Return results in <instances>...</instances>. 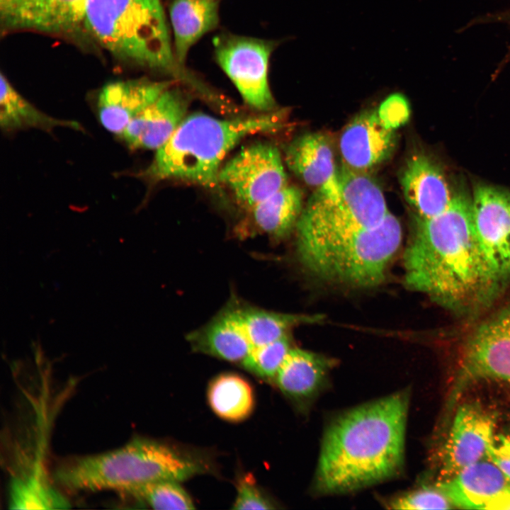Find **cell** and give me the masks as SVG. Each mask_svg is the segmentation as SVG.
Returning <instances> with one entry per match:
<instances>
[{"label": "cell", "instance_id": "1", "mask_svg": "<svg viewBox=\"0 0 510 510\" xmlns=\"http://www.w3.org/2000/svg\"><path fill=\"white\" fill-rule=\"evenodd\" d=\"M412 237L404 254V283L409 289L455 312H467L493 297L490 278L474 234L471 196L455 188L440 214L414 215Z\"/></svg>", "mask_w": 510, "mask_h": 510}, {"label": "cell", "instance_id": "2", "mask_svg": "<svg viewBox=\"0 0 510 510\" xmlns=\"http://www.w3.org/2000/svg\"><path fill=\"white\" fill-rule=\"evenodd\" d=\"M407 391L352 409L326 429L314 480L318 493H346L388 480L404 465Z\"/></svg>", "mask_w": 510, "mask_h": 510}, {"label": "cell", "instance_id": "3", "mask_svg": "<svg viewBox=\"0 0 510 510\" xmlns=\"http://www.w3.org/2000/svg\"><path fill=\"white\" fill-rule=\"evenodd\" d=\"M285 120L284 110L230 119L186 116L140 176L152 183L178 180L220 191L218 174L227 154L247 136L282 130Z\"/></svg>", "mask_w": 510, "mask_h": 510}, {"label": "cell", "instance_id": "4", "mask_svg": "<svg viewBox=\"0 0 510 510\" xmlns=\"http://www.w3.org/2000/svg\"><path fill=\"white\" fill-rule=\"evenodd\" d=\"M84 28L114 57L169 73L201 96L208 93L176 61L160 0H86Z\"/></svg>", "mask_w": 510, "mask_h": 510}, {"label": "cell", "instance_id": "5", "mask_svg": "<svg viewBox=\"0 0 510 510\" xmlns=\"http://www.w3.org/2000/svg\"><path fill=\"white\" fill-rule=\"evenodd\" d=\"M209 470L202 460L166 444L137 438L123 447L62 465L57 481L71 490L113 489L130 493L144 484L181 482Z\"/></svg>", "mask_w": 510, "mask_h": 510}, {"label": "cell", "instance_id": "6", "mask_svg": "<svg viewBox=\"0 0 510 510\" xmlns=\"http://www.w3.org/2000/svg\"><path fill=\"white\" fill-rule=\"evenodd\" d=\"M402 227L390 212L378 225L317 242L297 246L302 266L318 278L357 288H372L385 278L400 247Z\"/></svg>", "mask_w": 510, "mask_h": 510}, {"label": "cell", "instance_id": "7", "mask_svg": "<svg viewBox=\"0 0 510 510\" xmlns=\"http://www.w3.org/2000/svg\"><path fill=\"white\" fill-rule=\"evenodd\" d=\"M341 198L314 191L296 225V246L331 239L380 224L390 212L382 191L368 173L339 167Z\"/></svg>", "mask_w": 510, "mask_h": 510}, {"label": "cell", "instance_id": "8", "mask_svg": "<svg viewBox=\"0 0 510 510\" xmlns=\"http://www.w3.org/2000/svg\"><path fill=\"white\" fill-rule=\"evenodd\" d=\"M213 45L217 63L244 101L262 113L275 110L268 79L273 42L225 34L215 38Z\"/></svg>", "mask_w": 510, "mask_h": 510}, {"label": "cell", "instance_id": "9", "mask_svg": "<svg viewBox=\"0 0 510 510\" xmlns=\"http://www.w3.org/2000/svg\"><path fill=\"white\" fill-rule=\"evenodd\" d=\"M471 216L484 265L499 289L510 280V191L484 183L475 185Z\"/></svg>", "mask_w": 510, "mask_h": 510}, {"label": "cell", "instance_id": "10", "mask_svg": "<svg viewBox=\"0 0 510 510\" xmlns=\"http://www.w3.org/2000/svg\"><path fill=\"white\" fill-rule=\"evenodd\" d=\"M218 180L248 211L288 185L280 152L268 142L243 148L221 166Z\"/></svg>", "mask_w": 510, "mask_h": 510}, {"label": "cell", "instance_id": "11", "mask_svg": "<svg viewBox=\"0 0 510 510\" xmlns=\"http://www.w3.org/2000/svg\"><path fill=\"white\" fill-rule=\"evenodd\" d=\"M494 427L493 417L479 404L467 403L460 406L444 446L441 481L487 458L489 448L495 438Z\"/></svg>", "mask_w": 510, "mask_h": 510}, {"label": "cell", "instance_id": "12", "mask_svg": "<svg viewBox=\"0 0 510 510\" xmlns=\"http://www.w3.org/2000/svg\"><path fill=\"white\" fill-rule=\"evenodd\" d=\"M85 3L86 0H0L1 29L72 34L84 28Z\"/></svg>", "mask_w": 510, "mask_h": 510}, {"label": "cell", "instance_id": "13", "mask_svg": "<svg viewBox=\"0 0 510 510\" xmlns=\"http://www.w3.org/2000/svg\"><path fill=\"white\" fill-rule=\"evenodd\" d=\"M396 144L395 130L383 123L377 110H365L353 118L341 134L342 164L368 173L390 157Z\"/></svg>", "mask_w": 510, "mask_h": 510}, {"label": "cell", "instance_id": "14", "mask_svg": "<svg viewBox=\"0 0 510 510\" xmlns=\"http://www.w3.org/2000/svg\"><path fill=\"white\" fill-rule=\"evenodd\" d=\"M285 162L304 183L332 200L341 198L339 167L329 137L320 132L298 136L286 147Z\"/></svg>", "mask_w": 510, "mask_h": 510}, {"label": "cell", "instance_id": "15", "mask_svg": "<svg viewBox=\"0 0 510 510\" xmlns=\"http://www.w3.org/2000/svg\"><path fill=\"white\" fill-rule=\"evenodd\" d=\"M400 183L414 215L425 218L445 210L455 191L442 166L424 152L414 153L408 158L401 171Z\"/></svg>", "mask_w": 510, "mask_h": 510}, {"label": "cell", "instance_id": "16", "mask_svg": "<svg viewBox=\"0 0 510 510\" xmlns=\"http://www.w3.org/2000/svg\"><path fill=\"white\" fill-rule=\"evenodd\" d=\"M188 94L174 85L134 118L120 135L134 149H158L186 117Z\"/></svg>", "mask_w": 510, "mask_h": 510}, {"label": "cell", "instance_id": "17", "mask_svg": "<svg viewBox=\"0 0 510 510\" xmlns=\"http://www.w3.org/2000/svg\"><path fill=\"white\" fill-rule=\"evenodd\" d=\"M175 82L130 79L108 84L97 99L101 125L108 131L120 135L134 118Z\"/></svg>", "mask_w": 510, "mask_h": 510}, {"label": "cell", "instance_id": "18", "mask_svg": "<svg viewBox=\"0 0 510 510\" xmlns=\"http://www.w3.org/2000/svg\"><path fill=\"white\" fill-rule=\"evenodd\" d=\"M437 485L458 507L489 510L510 486V480L487 458L464 468Z\"/></svg>", "mask_w": 510, "mask_h": 510}, {"label": "cell", "instance_id": "19", "mask_svg": "<svg viewBox=\"0 0 510 510\" xmlns=\"http://www.w3.org/2000/svg\"><path fill=\"white\" fill-rule=\"evenodd\" d=\"M239 306L232 302L209 322L189 334L187 340L193 350L242 363L253 347L244 329Z\"/></svg>", "mask_w": 510, "mask_h": 510}, {"label": "cell", "instance_id": "20", "mask_svg": "<svg viewBox=\"0 0 510 510\" xmlns=\"http://www.w3.org/2000/svg\"><path fill=\"white\" fill-rule=\"evenodd\" d=\"M169 17L174 36V52L184 67L191 47L219 23L217 0H173Z\"/></svg>", "mask_w": 510, "mask_h": 510}, {"label": "cell", "instance_id": "21", "mask_svg": "<svg viewBox=\"0 0 510 510\" xmlns=\"http://www.w3.org/2000/svg\"><path fill=\"white\" fill-rule=\"evenodd\" d=\"M333 363L324 356L292 348L274 380L285 396L295 401H305L322 387Z\"/></svg>", "mask_w": 510, "mask_h": 510}, {"label": "cell", "instance_id": "22", "mask_svg": "<svg viewBox=\"0 0 510 510\" xmlns=\"http://www.w3.org/2000/svg\"><path fill=\"white\" fill-rule=\"evenodd\" d=\"M302 203V191L288 185L251 208L250 221L256 232L273 239H283L296 227Z\"/></svg>", "mask_w": 510, "mask_h": 510}, {"label": "cell", "instance_id": "23", "mask_svg": "<svg viewBox=\"0 0 510 510\" xmlns=\"http://www.w3.org/2000/svg\"><path fill=\"white\" fill-rule=\"evenodd\" d=\"M0 125L6 131L28 128L52 130L57 127L81 130L77 122L57 119L38 110L15 89L3 73L1 74Z\"/></svg>", "mask_w": 510, "mask_h": 510}, {"label": "cell", "instance_id": "24", "mask_svg": "<svg viewBox=\"0 0 510 510\" xmlns=\"http://www.w3.org/2000/svg\"><path fill=\"white\" fill-rule=\"evenodd\" d=\"M244 329L252 347L288 336L289 331L302 324L321 321L319 314H287L250 306H239Z\"/></svg>", "mask_w": 510, "mask_h": 510}, {"label": "cell", "instance_id": "25", "mask_svg": "<svg viewBox=\"0 0 510 510\" xmlns=\"http://www.w3.org/2000/svg\"><path fill=\"white\" fill-rule=\"evenodd\" d=\"M208 398L213 412L230 421L245 419L254 406L251 385L234 373L222 374L212 380L208 388Z\"/></svg>", "mask_w": 510, "mask_h": 510}, {"label": "cell", "instance_id": "26", "mask_svg": "<svg viewBox=\"0 0 510 510\" xmlns=\"http://www.w3.org/2000/svg\"><path fill=\"white\" fill-rule=\"evenodd\" d=\"M465 341L510 374V305L481 322Z\"/></svg>", "mask_w": 510, "mask_h": 510}, {"label": "cell", "instance_id": "27", "mask_svg": "<svg viewBox=\"0 0 510 510\" xmlns=\"http://www.w3.org/2000/svg\"><path fill=\"white\" fill-rule=\"evenodd\" d=\"M9 507L15 509H66L67 501L35 475L16 478L11 483Z\"/></svg>", "mask_w": 510, "mask_h": 510}, {"label": "cell", "instance_id": "28", "mask_svg": "<svg viewBox=\"0 0 510 510\" xmlns=\"http://www.w3.org/2000/svg\"><path fill=\"white\" fill-rule=\"evenodd\" d=\"M129 494L154 509L189 510L195 509L188 494L178 482L160 481L141 486Z\"/></svg>", "mask_w": 510, "mask_h": 510}, {"label": "cell", "instance_id": "29", "mask_svg": "<svg viewBox=\"0 0 510 510\" xmlns=\"http://www.w3.org/2000/svg\"><path fill=\"white\" fill-rule=\"evenodd\" d=\"M288 336L254 347L242 361V367L264 379H275L290 349Z\"/></svg>", "mask_w": 510, "mask_h": 510}, {"label": "cell", "instance_id": "30", "mask_svg": "<svg viewBox=\"0 0 510 510\" xmlns=\"http://www.w3.org/2000/svg\"><path fill=\"white\" fill-rule=\"evenodd\" d=\"M394 509H449L452 504L437 485L436 487L424 486L401 494L389 503Z\"/></svg>", "mask_w": 510, "mask_h": 510}, {"label": "cell", "instance_id": "31", "mask_svg": "<svg viewBox=\"0 0 510 510\" xmlns=\"http://www.w3.org/2000/svg\"><path fill=\"white\" fill-rule=\"evenodd\" d=\"M237 497L233 509H272L273 504L256 485L254 477L244 475L237 481Z\"/></svg>", "mask_w": 510, "mask_h": 510}, {"label": "cell", "instance_id": "32", "mask_svg": "<svg viewBox=\"0 0 510 510\" xmlns=\"http://www.w3.org/2000/svg\"><path fill=\"white\" fill-rule=\"evenodd\" d=\"M377 111L383 123L393 130L406 123L410 115L409 103L400 94L389 96L382 102Z\"/></svg>", "mask_w": 510, "mask_h": 510}, {"label": "cell", "instance_id": "33", "mask_svg": "<svg viewBox=\"0 0 510 510\" xmlns=\"http://www.w3.org/2000/svg\"><path fill=\"white\" fill-rule=\"evenodd\" d=\"M487 458L510 480V436L500 434L495 436L489 448Z\"/></svg>", "mask_w": 510, "mask_h": 510}, {"label": "cell", "instance_id": "34", "mask_svg": "<svg viewBox=\"0 0 510 510\" xmlns=\"http://www.w3.org/2000/svg\"><path fill=\"white\" fill-rule=\"evenodd\" d=\"M510 509V486L492 504L489 510Z\"/></svg>", "mask_w": 510, "mask_h": 510}]
</instances>
